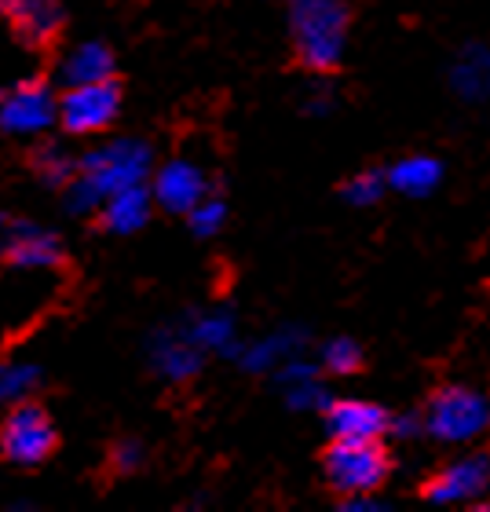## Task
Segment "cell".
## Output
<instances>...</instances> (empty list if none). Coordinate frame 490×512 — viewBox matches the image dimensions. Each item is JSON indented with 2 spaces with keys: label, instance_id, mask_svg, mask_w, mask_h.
<instances>
[{
  "label": "cell",
  "instance_id": "19",
  "mask_svg": "<svg viewBox=\"0 0 490 512\" xmlns=\"http://www.w3.org/2000/svg\"><path fill=\"white\" fill-rule=\"evenodd\" d=\"M450 85L461 99H490V48H465L450 70Z\"/></svg>",
  "mask_w": 490,
  "mask_h": 512
},
{
  "label": "cell",
  "instance_id": "3",
  "mask_svg": "<svg viewBox=\"0 0 490 512\" xmlns=\"http://www.w3.org/2000/svg\"><path fill=\"white\" fill-rule=\"evenodd\" d=\"M425 436L450 447H469L480 443L490 432V395L472 388V384H447L428 399L425 414Z\"/></svg>",
  "mask_w": 490,
  "mask_h": 512
},
{
  "label": "cell",
  "instance_id": "6",
  "mask_svg": "<svg viewBox=\"0 0 490 512\" xmlns=\"http://www.w3.org/2000/svg\"><path fill=\"white\" fill-rule=\"evenodd\" d=\"M121 114V88L114 77L92 85H70L59 96V125L70 136H99Z\"/></svg>",
  "mask_w": 490,
  "mask_h": 512
},
{
  "label": "cell",
  "instance_id": "11",
  "mask_svg": "<svg viewBox=\"0 0 490 512\" xmlns=\"http://www.w3.org/2000/svg\"><path fill=\"white\" fill-rule=\"evenodd\" d=\"M150 366H154V374L165 377L172 384H183L191 381L205 363V352L198 344L187 337L183 326H172V330H158L150 337Z\"/></svg>",
  "mask_w": 490,
  "mask_h": 512
},
{
  "label": "cell",
  "instance_id": "15",
  "mask_svg": "<svg viewBox=\"0 0 490 512\" xmlns=\"http://www.w3.org/2000/svg\"><path fill=\"white\" fill-rule=\"evenodd\" d=\"M150 209H154V194L143 187V183H132V187H121L103 202V227L114 231V235H132L150 220Z\"/></svg>",
  "mask_w": 490,
  "mask_h": 512
},
{
  "label": "cell",
  "instance_id": "5",
  "mask_svg": "<svg viewBox=\"0 0 490 512\" xmlns=\"http://www.w3.org/2000/svg\"><path fill=\"white\" fill-rule=\"evenodd\" d=\"M55 443H59V432H55L52 417L44 414L41 406H33L30 399L11 406V414L0 425V454L22 469H33L52 458Z\"/></svg>",
  "mask_w": 490,
  "mask_h": 512
},
{
  "label": "cell",
  "instance_id": "9",
  "mask_svg": "<svg viewBox=\"0 0 490 512\" xmlns=\"http://www.w3.org/2000/svg\"><path fill=\"white\" fill-rule=\"evenodd\" d=\"M150 194H154V202H158L165 213L187 216L194 205L209 194V180H205L202 165H194V161H187V158H172L154 172Z\"/></svg>",
  "mask_w": 490,
  "mask_h": 512
},
{
  "label": "cell",
  "instance_id": "7",
  "mask_svg": "<svg viewBox=\"0 0 490 512\" xmlns=\"http://www.w3.org/2000/svg\"><path fill=\"white\" fill-rule=\"evenodd\" d=\"M59 121V96L48 81H22L0 96V132L37 136Z\"/></svg>",
  "mask_w": 490,
  "mask_h": 512
},
{
  "label": "cell",
  "instance_id": "16",
  "mask_svg": "<svg viewBox=\"0 0 490 512\" xmlns=\"http://www.w3.org/2000/svg\"><path fill=\"white\" fill-rule=\"evenodd\" d=\"M114 77V52L103 41H81L59 63V85H92Z\"/></svg>",
  "mask_w": 490,
  "mask_h": 512
},
{
  "label": "cell",
  "instance_id": "29",
  "mask_svg": "<svg viewBox=\"0 0 490 512\" xmlns=\"http://www.w3.org/2000/svg\"><path fill=\"white\" fill-rule=\"evenodd\" d=\"M0 235H4V220H0Z\"/></svg>",
  "mask_w": 490,
  "mask_h": 512
},
{
  "label": "cell",
  "instance_id": "18",
  "mask_svg": "<svg viewBox=\"0 0 490 512\" xmlns=\"http://www.w3.org/2000/svg\"><path fill=\"white\" fill-rule=\"evenodd\" d=\"M187 337H191L202 352H224V355H235L238 348V330H235V315L227 308H209V311H198L187 326Z\"/></svg>",
  "mask_w": 490,
  "mask_h": 512
},
{
  "label": "cell",
  "instance_id": "22",
  "mask_svg": "<svg viewBox=\"0 0 490 512\" xmlns=\"http://www.w3.org/2000/svg\"><path fill=\"white\" fill-rule=\"evenodd\" d=\"M33 169H37V176H41L44 183H52V187H66V183L77 176V161L70 158L63 147L48 143V147H41L37 154H33Z\"/></svg>",
  "mask_w": 490,
  "mask_h": 512
},
{
  "label": "cell",
  "instance_id": "28",
  "mask_svg": "<svg viewBox=\"0 0 490 512\" xmlns=\"http://www.w3.org/2000/svg\"><path fill=\"white\" fill-rule=\"evenodd\" d=\"M344 512H384L388 509V502H381V498H370V494H348L341 502Z\"/></svg>",
  "mask_w": 490,
  "mask_h": 512
},
{
  "label": "cell",
  "instance_id": "17",
  "mask_svg": "<svg viewBox=\"0 0 490 512\" xmlns=\"http://www.w3.org/2000/svg\"><path fill=\"white\" fill-rule=\"evenodd\" d=\"M388 187L406 198H425L443 183V161L432 158V154H406L388 169Z\"/></svg>",
  "mask_w": 490,
  "mask_h": 512
},
{
  "label": "cell",
  "instance_id": "24",
  "mask_svg": "<svg viewBox=\"0 0 490 512\" xmlns=\"http://www.w3.org/2000/svg\"><path fill=\"white\" fill-rule=\"evenodd\" d=\"M187 224L198 238H213L220 235V227L227 224V205L224 198H216V194H205L202 202L194 205L191 213H187Z\"/></svg>",
  "mask_w": 490,
  "mask_h": 512
},
{
  "label": "cell",
  "instance_id": "14",
  "mask_svg": "<svg viewBox=\"0 0 490 512\" xmlns=\"http://www.w3.org/2000/svg\"><path fill=\"white\" fill-rule=\"evenodd\" d=\"M304 344H308V333L297 330V326H282L278 333H271L264 341H253L245 352L235 355L249 374H275L278 366L289 363L293 355H304Z\"/></svg>",
  "mask_w": 490,
  "mask_h": 512
},
{
  "label": "cell",
  "instance_id": "26",
  "mask_svg": "<svg viewBox=\"0 0 490 512\" xmlns=\"http://www.w3.org/2000/svg\"><path fill=\"white\" fill-rule=\"evenodd\" d=\"M110 461H114V469L118 472H136V469H143L147 450H143L139 439H121L118 447H114V454H110Z\"/></svg>",
  "mask_w": 490,
  "mask_h": 512
},
{
  "label": "cell",
  "instance_id": "8",
  "mask_svg": "<svg viewBox=\"0 0 490 512\" xmlns=\"http://www.w3.org/2000/svg\"><path fill=\"white\" fill-rule=\"evenodd\" d=\"M490 491V458L487 454H461L450 465L428 476L421 498L432 505H476Z\"/></svg>",
  "mask_w": 490,
  "mask_h": 512
},
{
  "label": "cell",
  "instance_id": "12",
  "mask_svg": "<svg viewBox=\"0 0 490 512\" xmlns=\"http://www.w3.org/2000/svg\"><path fill=\"white\" fill-rule=\"evenodd\" d=\"M333 439H381L388 432V410L370 399H330L322 410Z\"/></svg>",
  "mask_w": 490,
  "mask_h": 512
},
{
  "label": "cell",
  "instance_id": "13",
  "mask_svg": "<svg viewBox=\"0 0 490 512\" xmlns=\"http://www.w3.org/2000/svg\"><path fill=\"white\" fill-rule=\"evenodd\" d=\"M0 19H8L22 41L48 44L63 26V4L59 0H0Z\"/></svg>",
  "mask_w": 490,
  "mask_h": 512
},
{
  "label": "cell",
  "instance_id": "20",
  "mask_svg": "<svg viewBox=\"0 0 490 512\" xmlns=\"http://www.w3.org/2000/svg\"><path fill=\"white\" fill-rule=\"evenodd\" d=\"M41 366L37 363H26V359H15V363H4L0 366V403L4 406H15V403H26L37 388H41Z\"/></svg>",
  "mask_w": 490,
  "mask_h": 512
},
{
  "label": "cell",
  "instance_id": "25",
  "mask_svg": "<svg viewBox=\"0 0 490 512\" xmlns=\"http://www.w3.org/2000/svg\"><path fill=\"white\" fill-rule=\"evenodd\" d=\"M384 191H388V180L381 172H355L352 180L341 187L348 205H377L384 198Z\"/></svg>",
  "mask_w": 490,
  "mask_h": 512
},
{
  "label": "cell",
  "instance_id": "2",
  "mask_svg": "<svg viewBox=\"0 0 490 512\" xmlns=\"http://www.w3.org/2000/svg\"><path fill=\"white\" fill-rule=\"evenodd\" d=\"M352 15L341 0H297L289 11V33L297 59L311 74H330L344 59Z\"/></svg>",
  "mask_w": 490,
  "mask_h": 512
},
{
  "label": "cell",
  "instance_id": "1",
  "mask_svg": "<svg viewBox=\"0 0 490 512\" xmlns=\"http://www.w3.org/2000/svg\"><path fill=\"white\" fill-rule=\"evenodd\" d=\"M154 169L150 147L143 139H110L103 147L77 158V176L66 183V209L74 216L99 213L103 202L121 187L143 183Z\"/></svg>",
  "mask_w": 490,
  "mask_h": 512
},
{
  "label": "cell",
  "instance_id": "21",
  "mask_svg": "<svg viewBox=\"0 0 490 512\" xmlns=\"http://www.w3.org/2000/svg\"><path fill=\"white\" fill-rule=\"evenodd\" d=\"M319 366L333 377H348L363 370V348L352 341V337H333V341L322 344Z\"/></svg>",
  "mask_w": 490,
  "mask_h": 512
},
{
  "label": "cell",
  "instance_id": "27",
  "mask_svg": "<svg viewBox=\"0 0 490 512\" xmlns=\"http://www.w3.org/2000/svg\"><path fill=\"white\" fill-rule=\"evenodd\" d=\"M388 432L399 436V439H414V436L425 432V421H421V414H399V417L388 421Z\"/></svg>",
  "mask_w": 490,
  "mask_h": 512
},
{
  "label": "cell",
  "instance_id": "4",
  "mask_svg": "<svg viewBox=\"0 0 490 512\" xmlns=\"http://www.w3.org/2000/svg\"><path fill=\"white\" fill-rule=\"evenodd\" d=\"M388 454L381 439H333L322 454V472L337 494H373L388 480Z\"/></svg>",
  "mask_w": 490,
  "mask_h": 512
},
{
  "label": "cell",
  "instance_id": "10",
  "mask_svg": "<svg viewBox=\"0 0 490 512\" xmlns=\"http://www.w3.org/2000/svg\"><path fill=\"white\" fill-rule=\"evenodd\" d=\"M0 253H4V260L11 267H26V271L63 264V242H59V235H52L48 227H37V224L4 227Z\"/></svg>",
  "mask_w": 490,
  "mask_h": 512
},
{
  "label": "cell",
  "instance_id": "23",
  "mask_svg": "<svg viewBox=\"0 0 490 512\" xmlns=\"http://www.w3.org/2000/svg\"><path fill=\"white\" fill-rule=\"evenodd\" d=\"M282 392H286V403L293 410H326L330 406V392H326V384H322L319 374H308V377H297V381L282 384Z\"/></svg>",
  "mask_w": 490,
  "mask_h": 512
}]
</instances>
